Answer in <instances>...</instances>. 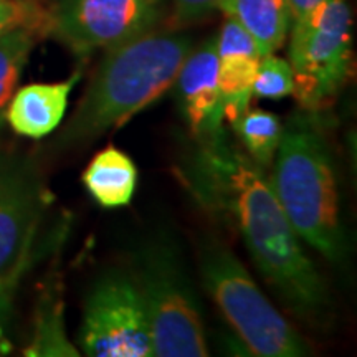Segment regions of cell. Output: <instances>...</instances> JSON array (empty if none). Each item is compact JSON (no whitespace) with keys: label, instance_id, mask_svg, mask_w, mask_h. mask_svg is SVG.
<instances>
[{"label":"cell","instance_id":"2e32d148","mask_svg":"<svg viewBox=\"0 0 357 357\" xmlns=\"http://www.w3.org/2000/svg\"><path fill=\"white\" fill-rule=\"evenodd\" d=\"M231 126L248 158L260 169L270 167L283 134V124L278 116L270 111L247 109Z\"/></svg>","mask_w":357,"mask_h":357},{"label":"cell","instance_id":"8fae6325","mask_svg":"<svg viewBox=\"0 0 357 357\" xmlns=\"http://www.w3.org/2000/svg\"><path fill=\"white\" fill-rule=\"evenodd\" d=\"M82 73L58 83H33L17 89L6 111V121L13 131L30 139H42L60 126L71 89Z\"/></svg>","mask_w":357,"mask_h":357},{"label":"cell","instance_id":"7402d4cb","mask_svg":"<svg viewBox=\"0 0 357 357\" xmlns=\"http://www.w3.org/2000/svg\"><path fill=\"white\" fill-rule=\"evenodd\" d=\"M33 245H35V243H33ZM33 245H32V247H30L29 250H26V252L24 253V255L20 257V260L17 261V265L13 266L10 271H7V273H2V275H0V288L6 287V284H7L8 281H10V280H13V278H19V276H24V275H25V271L29 270V266H30V265H32L33 258L37 257V255H35Z\"/></svg>","mask_w":357,"mask_h":357},{"label":"cell","instance_id":"3957f363","mask_svg":"<svg viewBox=\"0 0 357 357\" xmlns=\"http://www.w3.org/2000/svg\"><path fill=\"white\" fill-rule=\"evenodd\" d=\"M271 164L270 184L296 235L328 260H341L346 240L336 172L323 129L310 111L284 124Z\"/></svg>","mask_w":357,"mask_h":357},{"label":"cell","instance_id":"9a60e30c","mask_svg":"<svg viewBox=\"0 0 357 357\" xmlns=\"http://www.w3.org/2000/svg\"><path fill=\"white\" fill-rule=\"evenodd\" d=\"M217 55L223 119L234 124L248 109L253 98V82L263 55L258 48L217 52Z\"/></svg>","mask_w":357,"mask_h":357},{"label":"cell","instance_id":"ffe728a7","mask_svg":"<svg viewBox=\"0 0 357 357\" xmlns=\"http://www.w3.org/2000/svg\"><path fill=\"white\" fill-rule=\"evenodd\" d=\"M223 0H169L171 3V24L185 26L207 19L220 10Z\"/></svg>","mask_w":357,"mask_h":357},{"label":"cell","instance_id":"7a4b0ae2","mask_svg":"<svg viewBox=\"0 0 357 357\" xmlns=\"http://www.w3.org/2000/svg\"><path fill=\"white\" fill-rule=\"evenodd\" d=\"M192 48L187 35L151 30L106 50L58 142L83 144L123 126L174 86Z\"/></svg>","mask_w":357,"mask_h":357},{"label":"cell","instance_id":"5bb4252c","mask_svg":"<svg viewBox=\"0 0 357 357\" xmlns=\"http://www.w3.org/2000/svg\"><path fill=\"white\" fill-rule=\"evenodd\" d=\"M65 307L61 281L58 275H50L43 283L35 306L33 334L24 356L29 357H66L79 356L71 344L65 329Z\"/></svg>","mask_w":357,"mask_h":357},{"label":"cell","instance_id":"44dd1931","mask_svg":"<svg viewBox=\"0 0 357 357\" xmlns=\"http://www.w3.org/2000/svg\"><path fill=\"white\" fill-rule=\"evenodd\" d=\"M22 276L8 281L3 288H0V356L8 354L12 351V342L8 337V326H10L13 312V296L19 288Z\"/></svg>","mask_w":357,"mask_h":357},{"label":"cell","instance_id":"8992f818","mask_svg":"<svg viewBox=\"0 0 357 357\" xmlns=\"http://www.w3.org/2000/svg\"><path fill=\"white\" fill-rule=\"evenodd\" d=\"M289 66L293 95L310 113L324 109L344 84L351 66L352 19L347 0H323L291 24Z\"/></svg>","mask_w":357,"mask_h":357},{"label":"cell","instance_id":"d6986e66","mask_svg":"<svg viewBox=\"0 0 357 357\" xmlns=\"http://www.w3.org/2000/svg\"><path fill=\"white\" fill-rule=\"evenodd\" d=\"M13 29L47 30V12L33 0H0V35Z\"/></svg>","mask_w":357,"mask_h":357},{"label":"cell","instance_id":"7c38bea8","mask_svg":"<svg viewBox=\"0 0 357 357\" xmlns=\"http://www.w3.org/2000/svg\"><path fill=\"white\" fill-rule=\"evenodd\" d=\"M83 184L101 207H124L131 202L136 192V164L121 149L108 146L88 164L86 171L83 172Z\"/></svg>","mask_w":357,"mask_h":357},{"label":"cell","instance_id":"6da1fadb","mask_svg":"<svg viewBox=\"0 0 357 357\" xmlns=\"http://www.w3.org/2000/svg\"><path fill=\"white\" fill-rule=\"evenodd\" d=\"M189 182L195 195L229 217L258 271L294 314L323 321L329 298L324 281L303 250L270 181L229 137L200 142Z\"/></svg>","mask_w":357,"mask_h":357},{"label":"cell","instance_id":"603a6c76","mask_svg":"<svg viewBox=\"0 0 357 357\" xmlns=\"http://www.w3.org/2000/svg\"><path fill=\"white\" fill-rule=\"evenodd\" d=\"M321 2H323V0H288L293 22L301 19L303 15H306L307 12L312 10V8H314Z\"/></svg>","mask_w":357,"mask_h":357},{"label":"cell","instance_id":"9c48e42d","mask_svg":"<svg viewBox=\"0 0 357 357\" xmlns=\"http://www.w3.org/2000/svg\"><path fill=\"white\" fill-rule=\"evenodd\" d=\"M43 207V184L33 164L0 158V275L35 243Z\"/></svg>","mask_w":357,"mask_h":357},{"label":"cell","instance_id":"4fadbf2b","mask_svg":"<svg viewBox=\"0 0 357 357\" xmlns=\"http://www.w3.org/2000/svg\"><path fill=\"white\" fill-rule=\"evenodd\" d=\"M220 10L252 35L263 56L283 47L293 24L288 0H223Z\"/></svg>","mask_w":357,"mask_h":357},{"label":"cell","instance_id":"277c9868","mask_svg":"<svg viewBox=\"0 0 357 357\" xmlns=\"http://www.w3.org/2000/svg\"><path fill=\"white\" fill-rule=\"evenodd\" d=\"M132 276L144 305L155 357L208 356L202 307L177 248L166 238L142 245Z\"/></svg>","mask_w":357,"mask_h":357},{"label":"cell","instance_id":"ac0fdd59","mask_svg":"<svg viewBox=\"0 0 357 357\" xmlns=\"http://www.w3.org/2000/svg\"><path fill=\"white\" fill-rule=\"evenodd\" d=\"M293 71L288 60L271 55H265L258 65L255 82H253V96L260 100H281L293 95Z\"/></svg>","mask_w":357,"mask_h":357},{"label":"cell","instance_id":"ba28073f","mask_svg":"<svg viewBox=\"0 0 357 357\" xmlns=\"http://www.w3.org/2000/svg\"><path fill=\"white\" fill-rule=\"evenodd\" d=\"M162 15L164 0H52L47 32L84 56L151 32Z\"/></svg>","mask_w":357,"mask_h":357},{"label":"cell","instance_id":"e0dca14e","mask_svg":"<svg viewBox=\"0 0 357 357\" xmlns=\"http://www.w3.org/2000/svg\"><path fill=\"white\" fill-rule=\"evenodd\" d=\"M35 30L13 29L0 35V128L35 45Z\"/></svg>","mask_w":357,"mask_h":357},{"label":"cell","instance_id":"52a82bcc","mask_svg":"<svg viewBox=\"0 0 357 357\" xmlns=\"http://www.w3.org/2000/svg\"><path fill=\"white\" fill-rule=\"evenodd\" d=\"M78 342L93 357H151L144 305L131 271L111 270L89 289Z\"/></svg>","mask_w":357,"mask_h":357},{"label":"cell","instance_id":"5b68a950","mask_svg":"<svg viewBox=\"0 0 357 357\" xmlns=\"http://www.w3.org/2000/svg\"><path fill=\"white\" fill-rule=\"evenodd\" d=\"M200 273L222 314L250 352L260 357H301L310 346L260 291L255 280L229 248L202 245Z\"/></svg>","mask_w":357,"mask_h":357},{"label":"cell","instance_id":"30bf717a","mask_svg":"<svg viewBox=\"0 0 357 357\" xmlns=\"http://www.w3.org/2000/svg\"><path fill=\"white\" fill-rule=\"evenodd\" d=\"M174 84L181 111L195 139L212 142L225 136L223 105L218 88L217 37L192 48Z\"/></svg>","mask_w":357,"mask_h":357}]
</instances>
